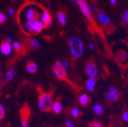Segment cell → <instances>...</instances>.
<instances>
[{"label":"cell","instance_id":"obj_1","mask_svg":"<svg viewBox=\"0 0 128 127\" xmlns=\"http://www.w3.org/2000/svg\"><path fill=\"white\" fill-rule=\"evenodd\" d=\"M68 47L71 56L74 59L81 58L85 51V44L83 40L77 36H72L69 39Z\"/></svg>","mask_w":128,"mask_h":127},{"label":"cell","instance_id":"obj_2","mask_svg":"<svg viewBox=\"0 0 128 127\" xmlns=\"http://www.w3.org/2000/svg\"><path fill=\"white\" fill-rule=\"evenodd\" d=\"M54 103L53 95L50 93H41L38 97V107L43 112H47L51 110Z\"/></svg>","mask_w":128,"mask_h":127},{"label":"cell","instance_id":"obj_3","mask_svg":"<svg viewBox=\"0 0 128 127\" xmlns=\"http://www.w3.org/2000/svg\"><path fill=\"white\" fill-rule=\"evenodd\" d=\"M24 14V21H35L39 20L41 16V14L38 9V6L35 5H28L23 8V12H21Z\"/></svg>","mask_w":128,"mask_h":127},{"label":"cell","instance_id":"obj_4","mask_svg":"<svg viewBox=\"0 0 128 127\" xmlns=\"http://www.w3.org/2000/svg\"><path fill=\"white\" fill-rule=\"evenodd\" d=\"M76 2L83 16L88 21H92L93 19V15L90 8V5L88 3L87 0H76Z\"/></svg>","mask_w":128,"mask_h":127},{"label":"cell","instance_id":"obj_5","mask_svg":"<svg viewBox=\"0 0 128 127\" xmlns=\"http://www.w3.org/2000/svg\"><path fill=\"white\" fill-rule=\"evenodd\" d=\"M52 70L56 78L60 80H63L67 76V69L62 66L61 61H57L54 63Z\"/></svg>","mask_w":128,"mask_h":127},{"label":"cell","instance_id":"obj_6","mask_svg":"<svg viewBox=\"0 0 128 127\" xmlns=\"http://www.w3.org/2000/svg\"><path fill=\"white\" fill-rule=\"evenodd\" d=\"M85 72L88 78H96L98 75V69L93 62H88L86 63L85 66Z\"/></svg>","mask_w":128,"mask_h":127},{"label":"cell","instance_id":"obj_7","mask_svg":"<svg viewBox=\"0 0 128 127\" xmlns=\"http://www.w3.org/2000/svg\"><path fill=\"white\" fill-rule=\"evenodd\" d=\"M120 98V92L115 86H110L107 92L106 98L108 102L113 103L117 101Z\"/></svg>","mask_w":128,"mask_h":127},{"label":"cell","instance_id":"obj_8","mask_svg":"<svg viewBox=\"0 0 128 127\" xmlns=\"http://www.w3.org/2000/svg\"><path fill=\"white\" fill-rule=\"evenodd\" d=\"M41 21L44 24L46 27H51L52 26V17L49 11L44 10L40 16Z\"/></svg>","mask_w":128,"mask_h":127},{"label":"cell","instance_id":"obj_9","mask_svg":"<svg viewBox=\"0 0 128 127\" xmlns=\"http://www.w3.org/2000/svg\"><path fill=\"white\" fill-rule=\"evenodd\" d=\"M44 27H45V25L41 21L40 19L34 21L33 23H32V26H31V32H32V34L40 33L41 30H44Z\"/></svg>","mask_w":128,"mask_h":127},{"label":"cell","instance_id":"obj_10","mask_svg":"<svg viewBox=\"0 0 128 127\" xmlns=\"http://www.w3.org/2000/svg\"><path fill=\"white\" fill-rule=\"evenodd\" d=\"M98 20L100 22V24H102L104 26H108L111 23V20L108 15H107L105 13L102 11L98 13Z\"/></svg>","mask_w":128,"mask_h":127},{"label":"cell","instance_id":"obj_11","mask_svg":"<svg viewBox=\"0 0 128 127\" xmlns=\"http://www.w3.org/2000/svg\"><path fill=\"white\" fill-rule=\"evenodd\" d=\"M78 103H79L80 105L85 107V106H87L89 104V102H90V98H89V96H88L87 94L82 93V94H81L78 96Z\"/></svg>","mask_w":128,"mask_h":127},{"label":"cell","instance_id":"obj_12","mask_svg":"<svg viewBox=\"0 0 128 127\" xmlns=\"http://www.w3.org/2000/svg\"><path fill=\"white\" fill-rule=\"evenodd\" d=\"M96 87V80L95 78H88L86 82V88L88 91H94Z\"/></svg>","mask_w":128,"mask_h":127},{"label":"cell","instance_id":"obj_13","mask_svg":"<svg viewBox=\"0 0 128 127\" xmlns=\"http://www.w3.org/2000/svg\"><path fill=\"white\" fill-rule=\"evenodd\" d=\"M56 19L61 25H66L67 23L66 14L62 11H58V13L56 14Z\"/></svg>","mask_w":128,"mask_h":127},{"label":"cell","instance_id":"obj_14","mask_svg":"<svg viewBox=\"0 0 128 127\" xmlns=\"http://www.w3.org/2000/svg\"><path fill=\"white\" fill-rule=\"evenodd\" d=\"M62 104H61V102H60L59 101H54L52 107H51V110L56 114H60V113H62Z\"/></svg>","mask_w":128,"mask_h":127},{"label":"cell","instance_id":"obj_15","mask_svg":"<svg viewBox=\"0 0 128 127\" xmlns=\"http://www.w3.org/2000/svg\"><path fill=\"white\" fill-rule=\"evenodd\" d=\"M12 51V46L10 45V43H7L6 41L2 43V45H1V52L2 54L4 55H9Z\"/></svg>","mask_w":128,"mask_h":127},{"label":"cell","instance_id":"obj_16","mask_svg":"<svg viewBox=\"0 0 128 127\" xmlns=\"http://www.w3.org/2000/svg\"><path fill=\"white\" fill-rule=\"evenodd\" d=\"M26 69L28 71V73H30V74H34L38 72V65L36 64L35 62H29L28 64H27V66H26Z\"/></svg>","mask_w":128,"mask_h":127},{"label":"cell","instance_id":"obj_17","mask_svg":"<svg viewBox=\"0 0 128 127\" xmlns=\"http://www.w3.org/2000/svg\"><path fill=\"white\" fill-rule=\"evenodd\" d=\"M92 110H93L94 114L95 115H97V116H101L104 112V107L102 104H97L94 105Z\"/></svg>","mask_w":128,"mask_h":127},{"label":"cell","instance_id":"obj_18","mask_svg":"<svg viewBox=\"0 0 128 127\" xmlns=\"http://www.w3.org/2000/svg\"><path fill=\"white\" fill-rule=\"evenodd\" d=\"M116 57L119 62H126L127 60V53L124 50H120L117 53Z\"/></svg>","mask_w":128,"mask_h":127},{"label":"cell","instance_id":"obj_19","mask_svg":"<svg viewBox=\"0 0 128 127\" xmlns=\"http://www.w3.org/2000/svg\"><path fill=\"white\" fill-rule=\"evenodd\" d=\"M15 75H16V71L14 69L8 70L6 75V80L7 82H10V81L13 80L14 78L15 77Z\"/></svg>","mask_w":128,"mask_h":127},{"label":"cell","instance_id":"obj_20","mask_svg":"<svg viewBox=\"0 0 128 127\" xmlns=\"http://www.w3.org/2000/svg\"><path fill=\"white\" fill-rule=\"evenodd\" d=\"M120 22L124 25L128 24V9L125 10L123 12L121 15V18H120Z\"/></svg>","mask_w":128,"mask_h":127},{"label":"cell","instance_id":"obj_21","mask_svg":"<svg viewBox=\"0 0 128 127\" xmlns=\"http://www.w3.org/2000/svg\"><path fill=\"white\" fill-rule=\"evenodd\" d=\"M70 114L73 118H78L80 116V110L78 107H74L71 109L70 111Z\"/></svg>","mask_w":128,"mask_h":127},{"label":"cell","instance_id":"obj_22","mask_svg":"<svg viewBox=\"0 0 128 127\" xmlns=\"http://www.w3.org/2000/svg\"><path fill=\"white\" fill-rule=\"evenodd\" d=\"M30 46L32 47V48H34V49H38V47L40 46V43L38 42V40L33 39V40H30Z\"/></svg>","mask_w":128,"mask_h":127},{"label":"cell","instance_id":"obj_23","mask_svg":"<svg viewBox=\"0 0 128 127\" xmlns=\"http://www.w3.org/2000/svg\"><path fill=\"white\" fill-rule=\"evenodd\" d=\"M13 48H14V50L15 51L18 52V51H20V50H22V43H19V42H14V43H13Z\"/></svg>","mask_w":128,"mask_h":127},{"label":"cell","instance_id":"obj_24","mask_svg":"<svg viewBox=\"0 0 128 127\" xmlns=\"http://www.w3.org/2000/svg\"><path fill=\"white\" fill-rule=\"evenodd\" d=\"M6 116V110H5V107L4 106L0 104V120H2Z\"/></svg>","mask_w":128,"mask_h":127},{"label":"cell","instance_id":"obj_25","mask_svg":"<svg viewBox=\"0 0 128 127\" xmlns=\"http://www.w3.org/2000/svg\"><path fill=\"white\" fill-rule=\"evenodd\" d=\"M61 62H62V66L65 67L66 69H68L70 67V61L68 59H63V60L61 61Z\"/></svg>","mask_w":128,"mask_h":127},{"label":"cell","instance_id":"obj_26","mask_svg":"<svg viewBox=\"0 0 128 127\" xmlns=\"http://www.w3.org/2000/svg\"><path fill=\"white\" fill-rule=\"evenodd\" d=\"M89 127H102V124L98 121H94L89 124Z\"/></svg>","mask_w":128,"mask_h":127},{"label":"cell","instance_id":"obj_27","mask_svg":"<svg viewBox=\"0 0 128 127\" xmlns=\"http://www.w3.org/2000/svg\"><path fill=\"white\" fill-rule=\"evenodd\" d=\"M90 8H91V11H92V13H98V12H99L98 6L96 5H94V4H93V3L90 5Z\"/></svg>","mask_w":128,"mask_h":127},{"label":"cell","instance_id":"obj_28","mask_svg":"<svg viewBox=\"0 0 128 127\" xmlns=\"http://www.w3.org/2000/svg\"><path fill=\"white\" fill-rule=\"evenodd\" d=\"M122 120L125 123H128V110H125L122 114Z\"/></svg>","mask_w":128,"mask_h":127},{"label":"cell","instance_id":"obj_29","mask_svg":"<svg viewBox=\"0 0 128 127\" xmlns=\"http://www.w3.org/2000/svg\"><path fill=\"white\" fill-rule=\"evenodd\" d=\"M66 127H75V123L71 120H67L65 123Z\"/></svg>","mask_w":128,"mask_h":127},{"label":"cell","instance_id":"obj_30","mask_svg":"<svg viewBox=\"0 0 128 127\" xmlns=\"http://www.w3.org/2000/svg\"><path fill=\"white\" fill-rule=\"evenodd\" d=\"M28 120L27 118H24L22 117V127H28Z\"/></svg>","mask_w":128,"mask_h":127},{"label":"cell","instance_id":"obj_31","mask_svg":"<svg viewBox=\"0 0 128 127\" xmlns=\"http://www.w3.org/2000/svg\"><path fill=\"white\" fill-rule=\"evenodd\" d=\"M6 15L2 13V12H0V24H2L6 21Z\"/></svg>","mask_w":128,"mask_h":127},{"label":"cell","instance_id":"obj_32","mask_svg":"<svg viewBox=\"0 0 128 127\" xmlns=\"http://www.w3.org/2000/svg\"><path fill=\"white\" fill-rule=\"evenodd\" d=\"M88 47L90 50H94L95 49V45L94 43H89L88 45Z\"/></svg>","mask_w":128,"mask_h":127},{"label":"cell","instance_id":"obj_33","mask_svg":"<svg viewBox=\"0 0 128 127\" xmlns=\"http://www.w3.org/2000/svg\"><path fill=\"white\" fill-rule=\"evenodd\" d=\"M109 2H110V3L111 5H116L118 3V0H109Z\"/></svg>","mask_w":128,"mask_h":127},{"label":"cell","instance_id":"obj_34","mask_svg":"<svg viewBox=\"0 0 128 127\" xmlns=\"http://www.w3.org/2000/svg\"><path fill=\"white\" fill-rule=\"evenodd\" d=\"M8 14H10V15H14V9L13 8H9L8 9Z\"/></svg>","mask_w":128,"mask_h":127},{"label":"cell","instance_id":"obj_35","mask_svg":"<svg viewBox=\"0 0 128 127\" xmlns=\"http://www.w3.org/2000/svg\"><path fill=\"white\" fill-rule=\"evenodd\" d=\"M6 41L7 43H11L12 42V40L10 37H8V38H7V39H6Z\"/></svg>","mask_w":128,"mask_h":127},{"label":"cell","instance_id":"obj_36","mask_svg":"<svg viewBox=\"0 0 128 127\" xmlns=\"http://www.w3.org/2000/svg\"><path fill=\"white\" fill-rule=\"evenodd\" d=\"M50 8H50V5H48V7H47V9H48V10H50Z\"/></svg>","mask_w":128,"mask_h":127},{"label":"cell","instance_id":"obj_37","mask_svg":"<svg viewBox=\"0 0 128 127\" xmlns=\"http://www.w3.org/2000/svg\"><path fill=\"white\" fill-rule=\"evenodd\" d=\"M70 2H76V0H70Z\"/></svg>","mask_w":128,"mask_h":127}]
</instances>
